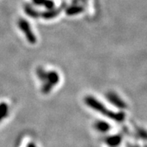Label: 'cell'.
Returning a JSON list of instances; mask_svg holds the SVG:
<instances>
[{
  "label": "cell",
  "mask_w": 147,
  "mask_h": 147,
  "mask_svg": "<svg viewBox=\"0 0 147 147\" xmlns=\"http://www.w3.org/2000/svg\"><path fill=\"white\" fill-rule=\"evenodd\" d=\"M84 102L89 108L101 113L108 119L113 120L115 122H122L125 119V113L124 112H122V111L115 112L113 110H108L106 106H105L101 101L95 98L94 96H92V95L86 96L84 98Z\"/></svg>",
  "instance_id": "6da1fadb"
},
{
  "label": "cell",
  "mask_w": 147,
  "mask_h": 147,
  "mask_svg": "<svg viewBox=\"0 0 147 147\" xmlns=\"http://www.w3.org/2000/svg\"><path fill=\"white\" fill-rule=\"evenodd\" d=\"M59 12H60L59 9H55V8H52V9L47 10L46 11L42 13V14H41V17L46 20L53 19V18H56V16L59 14Z\"/></svg>",
  "instance_id": "ba28073f"
},
{
  "label": "cell",
  "mask_w": 147,
  "mask_h": 147,
  "mask_svg": "<svg viewBox=\"0 0 147 147\" xmlns=\"http://www.w3.org/2000/svg\"><path fill=\"white\" fill-rule=\"evenodd\" d=\"M46 0H32V2L35 5L38 6H44Z\"/></svg>",
  "instance_id": "5bb4252c"
},
{
  "label": "cell",
  "mask_w": 147,
  "mask_h": 147,
  "mask_svg": "<svg viewBox=\"0 0 147 147\" xmlns=\"http://www.w3.org/2000/svg\"><path fill=\"white\" fill-rule=\"evenodd\" d=\"M26 147H37L36 145H35V143H32V142H31V143H29L27 144V146Z\"/></svg>",
  "instance_id": "9a60e30c"
},
{
  "label": "cell",
  "mask_w": 147,
  "mask_h": 147,
  "mask_svg": "<svg viewBox=\"0 0 147 147\" xmlns=\"http://www.w3.org/2000/svg\"><path fill=\"white\" fill-rule=\"evenodd\" d=\"M36 74L37 76H38V78L40 79L41 81H45V79H46V74H47V71H45L44 68H38L37 69L36 71Z\"/></svg>",
  "instance_id": "7c38bea8"
},
{
  "label": "cell",
  "mask_w": 147,
  "mask_h": 147,
  "mask_svg": "<svg viewBox=\"0 0 147 147\" xmlns=\"http://www.w3.org/2000/svg\"><path fill=\"white\" fill-rule=\"evenodd\" d=\"M53 88V86L51 85V83H48L47 81H44L42 86H41V92L45 95H48L49 93L52 91Z\"/></svg>",
  "instance_id": "8fae6325"
},
{
  "label": "cell",
  "mask_w": 147,
  "mask_h": 147,
  "mask_svg": "<svg viewBox=\"0 0 147 147\" xmlns=\"http://www.w3.org/2000/svg\"><path fill=\"white\" fill-rule=\"evenodd\" d=\"M94 128L101 133H107L111 128V126L109 122H105L104 120H97L94 124Z\"/></svg>",
  "instance_id": "8992f818"
},
{
  "label": "cell",
  "mask_w": 147,
  "mask_h": 147,
  "mask_svg": "<svg viewBox=\"0 0 147 147\" xmlns=\"http://www.w3.org/2000/svg\"><path fill=\"white\" fill-rule=\"evenodd\" d=\"M18 27L22 31V32L24 34L26 37V39L27 40L28 42L31 45H35L37 42V38L35 33L32 30V28L30 26L29 22L23 18H20L18 20Z\"/></svg>",
  "instance_id": "7a4b0ae2"
},
{
  "label": "cell",
  "mask_w": 147,
  "mask_h": 147,
  "mask_svg": "<svg viewBox=\"0 0 147 147\" xmlns=\"http://www.w3.org/2000/svg\"><path fill=\"white\" fill-rule=\"evenodd\" d=\"M8 111H9V107L8 104L5 102L0 103V122L8 116Z\"/></svg>",
  "instance_id": "30bf717a"
},
{
  "label": "cell",
  "mask_w": 147,
  "mask_h": 147,
  "mask_svg": "<svg viewBox=\"0 0 147 147\" xmlns=\"http://www.w3.org/2000/svg\"><path fill=\"white\" fill-rule=\"evenodd\" d=\"M59 80L60 77L58 72H56V71H47L46 79H45V81H47L54 87L55 86H56L59 83Z\"/></svg>",
  "instance_id": "5b68a950"
},
{
  "label": "cell",
  "mask_w": 147,
  "mask_h": 147,
  "mask_svg": "<svg viewBox=\"0 0 147 147\" xmlns=\"http://www.w3.org/2000/svg\"><path fill=\"white\" fill-rule=\"evenodd\" d=\"M44 7L47 8V10L52 9L55 7V3L53 0H46L45 5H44Z\"/></svg>",
  "instance_id": "4fadbf2b"
},
{
  "label": "cell",
  "mask_w": 147,
  "mask_h": 147,
  "mask_svg": "<svg viewBox=\"0 0 147 147\" xmlns=\"http://www.w3.org/2000/svg\"><path fill=\"white\" fill-rule=\"evenodd\" d=\"M84 7L82 5H72L71 7H68L65 11V13L68 16H74L80 14L83 11H84Z\"/></svg>",
  "instance_id": "52a82bcc"
},
{
  "label": "cell",
  "mask_w": 147,
  "mask_h": 147,
  "mask_svg": "<svg viewBox=\"0 0 147 147\" xmlns=\"http://www.w3.org/2000/svg\"><path fill=\"white\" fill-rule=\"evenodd\" d=\"M24 11H25L26 14H27L29 17H30V18H38L39 16H40L39 12L37 11L36 9L33 8L32 6H31L29 4L25 5Z\"/></svg>",
  "instance_id": "9c48e42d"
},
{
  "label": "cell",
  "mask_w": 147,
  "mask_h": 147,
  "mask_svg": "<svg viewBox=\"0 0 147 147\" xmlns=\"http://www.w3.org/2000/svg\"><path fill=\"white\" fill-rule=\"evenodd\" d=\"M107 99L113 105L120 110H125L127 108V104L125 101L121 98L119 95H117L114 92H109L106 95Z\"/></svg>",
  "instance_id": "3957f363"
},
{
  "label": "cell",
  "mask_w": 147,
  "mask_h": 147,
  "mask_svg": "<svg viewBox=\"0 0 147 147\" xmlns=\"http://www.w3.org/2000/svg\"><path fill=\"white\" fill-rule=\"evenodd\" d=\"M122 141V137L120 134H113L107 137L105 142L109 147H118Z\"/></svg>",
  "instance_id": "277c9868"
}]
</instances>
